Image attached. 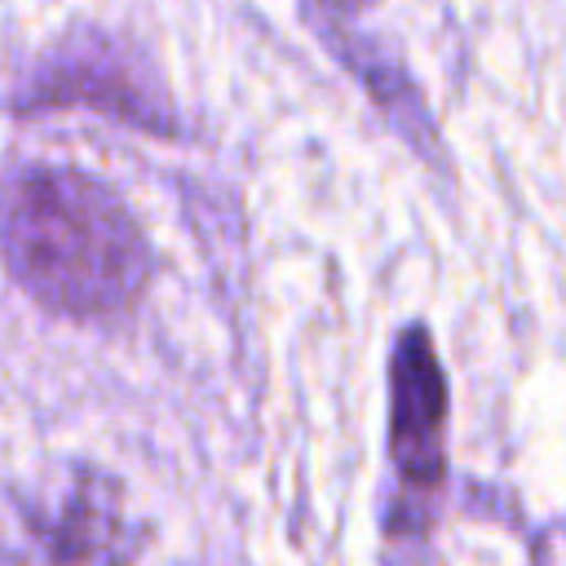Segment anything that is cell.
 <instances>
[{"label":"cell","instance_id":"6da1fadb","mask_svg":"<svg viewBox=\"0 0 566 566\" xmlns=\"http://www.w3.org/2000/svg\"><path fill=\"white\" fill-rule=\"evenodd\" d=\"M0 252L40 305L75 318L128 310L150 274L128 203L62 164H22L0 177Z\"/></svg>","mask_w":566,"mask_h":566},{"label":"cell","instance_id":"7a4b0ae2","mask_svg":"<svg viewBox=\"0 0 566 566\" xmlns=\"http://www.w3.org/2000/svg\"><path fill=\"white\" fill-rule=\"evenodd\" d=\"M389 460L398 473L394 531L429 535V504L447 473V376L424 323H407L389 354Z\"/></svg>","mask_w":566,"mask_h":566},{"label":"cell","instance_id":"3957f363","mask_svg":"<svg viewBox=\"0 0 566 566\" xmlns=\"http://www.w3.org/2000/svg\"><path fill=\"white\" fill-rule=\"evenodd\" d=\"M18 106H88L150 133H177L172 102L155 66H146V57L119 44L115 35H66L40 62V71H31L27 88L18 93Z\"/></svg>","mask_w":566,"mask_h":566},{"label":"cell","instance_id":"277c9868","mask_svg":"<svg viewBox=\"0 0 566 566\" xmlns=\"http://www.w3.org/2000/svg\"><path fill=\"white\" fill-rule=\"evenodd\" d=\"M27 531L49 553V566H128L137 553L119 486L97 469H71L66 486L27 509Z\"/></svg>","mask_w":566,"mask_h":566},{"label":"cell","instance_id":"5b68a950","mask_svg":"<svg viewBox=\"0 0 566 566\" xmlns=\"http://www.w3.org/2000/svg\"><path fill=\"white\" fill-rule=\"evenodd\" d=\"M305 13H310V9H305ZM310 18H314V27L323 31V40L358 71V80H363L367 93L380 102V111L394 115L398 133H407L420 150H429V146H433V124H429L424 97L416 93L407 66L394 62L385 44L367 40V31L354 27V13H345V9H318V13H310Z\"/></svg>","mask_w":566,"mask_h":566}]
</instances>
